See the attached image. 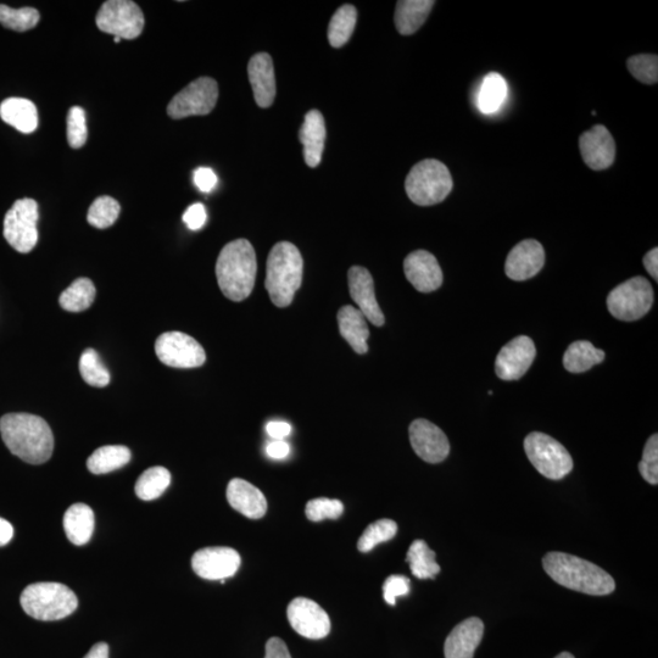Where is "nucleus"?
<instances>
[{
	"label": "nucleus",
	"mask_w": 658,
	"mask_h": 658,
	"mask_svg": "<svg viewBox=\"0 0 658 658\" xmlns=\"http://www.w3.org/2000/svg\"><path fill=\"white\" fill-rule=\"evenodd\" d=\"M0 434L10 453L31 465H42L52 457L54 436L42 417L8 414L0 418Z\"/></svg>",
	"instance_id": "f257e3e1"
},
{
	"label": "nucleus",
	"mask_w": 658,
	"mask_h": 658,
	"mask_svg": "<svg viewBox=\"0 0 658 658\" xmlns=\"http://www.w3.org/2000/svg\"><path fill=\"white\" fill-rule=\"evenodd\" d=\"M544 571L561 587L591 596H606L616 590L615 579L601 567L565 552H549Z\"/></svg>",
	"instance_id": "f03ea898"
},
{
	"label": "nucleus",
	"mask_w": 658,
	"mask_h": 658,
	"mask_svg": "<svg viewBox=\"0 0 658 658\" xmlns=\"http://www.w3.org/2000/svg\"><path fill=\"white\" fill-rule=\"evenodd\" d=\"M258 261L253 245L247 239H237L221 250L216 262V277L225 297L243 301L252 294Z\"/></svg>",
	"instance_id": "7ed1b4c3"
},
{
	"label": "nucleus",
	"mask_w": 658,
	"mask_h": 658,
	"mask_svg": "<svg viewBox=\"0 0 658 658\" xmlns=\"http://www.w3.org/2000/svg\"><path fill=\"white\" fill-rule=\"evenodd\" d=\"M304 262L299 249L289 242L277 243L267 259L265 287L278 308L292 304L303 281Z\"/></svg>",
	"instance_id": "20e7f679"
},
{
	"label": "nucleus",
	"mask_w": 658,
	"mask_h": 658,
	"mask_svg": "<svg viewBox=\"0 0 658 658\" xmlns=\"http://www.w3.org/2000/svg\"><path fill=\"white\" fill-rule=\"evenodd\" d=\"M22 609L38 621H60L77 610L78 599L74 591L64 584L42 582L29 585L22 591Z\"/></svg>",
	"instance_id": "39448f33"
},
{
	"label": "nucleus",
	"mask_w": 658,
	"mask_h": 658,
	"mask_svg": "<svg viewBox=\"0 0 658 658\" xmlns=\"http://www.w3.org/2000/svg\"><path fill=\"white\" fill-rule=\"evenodd\" d=\"M453 186L448 167L434 159L423 160L412 167L405 181L407 197L420 206L442 203L453 191Z\"/></svg>",
	"instance_id": "423d86ee"
},
{
	"label": "nucleus",
	"mask_w": 658,
	"mask_h": 658,
	"mask_svg": "<svg viewBox=\"0 0 658 658\" xmlns=\"http://www.w3.org/2000/svg\"><path fill=\"white\" fill-rule=\"evenodd\" d=\"M524 451L540 475L560 481L570 475L573 460L565 446L548 434L533 432L524 439Z\"/></svg>",
	"instance_id": "0eeeda50"
},
{
	"label": "nucleus",
	"mask_w": 658,
	"mask_h": 658,
	"mask_svg": "<svg viewBox=\"0 0 658 658\" xmlns=\"http://www.w3.org/2000/svg\"><path fill=\"white\" fill-rule=\"evenodd\" d=\"M654 304V289L644 277H633L613 289L607 308L617 320L632 322L644 317Z\"/></svg>",
	"instance_id": "6e6552de"
},
{
	"label": "nucleus",
	"mask_w": 658,
	"mask_h": 658,
	"mask_svg": "<svg viewBox=\"0 0 658 658\" xmlns=\"http://www.w3.org/2000/svg\"><path fill=\"white\" fill-rule=\"evenodd\" d=\"M39 219L36 200H16L4 217V238L16 252L27 254L38 242L37 222Z\"/></svg>",
	"instance_id": "1a4fd4ad"
},
{
	"label": "nucleus",
	"mask_w": 658,
	"mask_h": 658,
	"mask_svg": "<svg viewBox=\"0 0 658 658\" xmlns=\"http://www.w3.org/2000/svg\"><path fill=\"white\" fill-rule=\"evenodd\" d=\"M97 26L100 31L121 39H135L144 30V15L131 0H109L99 9Z\"/></svg>",
	"instance_id": "9d476101"
},
{
	"label": "nucleus",
	"mask_w": 658,
	"mask_h": 658,
	"mask_svg": "<svg viewBox=\"0 0 658 658\" xmlns=\"http://www.w3.org/2000/svg\"><path fill=\"white\" fill-rule=\"evenodd\" d=\"M219 99V86L214 78L200 77L177 93L167 107V115L174 120L211 113Z\"/></svg>",
	"instance_id": "9b49d317"
},
{
	"label": "nucleus",
	"mask_w": 658,
	"mask_h": 658,
	"mask_svg": "<svg viewBox=\"0 0 658 658\" xmlns=\"http://www.w3.org/2000/svg\"><path fill=\"white\" fill-rule=\"evenodd\" d=\"M155 353L164 365L195 368L204 365L205 351L197 340L182 332H167L156 339Z\"/></svg>",
	"instance_id": "f8f14e48"
},
{
	"label": "nucleus",
	"mask_w": 658,
	"mask_h": 658,
	"mask_svg": "<svg viewBox=\"0 0 658 658\" xmlns=\"http://www.w3.org/2000/svg\"><path fill=\"white\" fill-rule=\"evenodd\" d=\"M241 563V555L225 546L205 548L195 552L192 557L193 571L208 581H225L226 578L233 577Z\"/></svg>",
	"instance_id": "ddd939ff"
},
{
	"label": "nucleus",
	"mask_w": 658,
	"mask_h": 658,
	"mask_svg": "<svg viewBox=\"0 0 658 658\" xmlns=\"http://www.w3.org/2000/svg\"><path fill=\"white\" fill-rule=\"evenodd\" d=\"M287 616L292 628L301 637L320 640L331 632V620L327 612L310 599H294L288 606Z\"/></svg>",
	"instance_id": "4468645a"
},
{
	"label": "nucleus",
	"mask_w": 658,
	"mask_h": 658,
	"mask_svg": "<svg viewBox=\"0 0 658 658\" xmlns=\"http://www.w3.org/2000/svg\"><path fill=\"white\" fill-rule=\"evenodd\" d=\"M537 356L534 342L527 336L513 338L500 350L495 361V373L503 381H517L526 375Z\"/></svg>",
	"instance_id": "2eb2a0df"
},
{
	"label": "nucleus",
	"mask_w": 658,
	"mask_h": 658,
	"mask_svg": "<svg viewBox=\"0 0 658 658\" xmlns=\"http://www.w3.org/2000/svg\"><path fill=\"white\" fill-rule=\"evenodd\" d=\"M409 433L412 449L428 464H439L449 456V439L434 423L420 418L411 423Z\"/></svg>",
	"instance_id": "dca6fc26"
},
{
	"label": "nucleus",
	"mask_w": 658,
	"mask_h": 658,
	"mask_svg": "<svg viewBox=\"0 0 658 658\" xmlns=\"http://www.w3.org/2000/svg\"><path fill=\"white\" fill-rule=\"evenodd\" d=\"M544 264L543 245L534 239H526L517 244L507 256L505 273L512 281H527L537 276Z\"/></svg>",
	"instance_id": "f3484780"
},
{
	"label": "nucleus",
	"mask_w": 658,
	"mask_h": 658,
	"mask_svg": "<svg viewBox=\"0 0 658 658\" xmlns=\"http://www.w3.org/2000/svg\"><path fill=\"white\" fill-rule=\"evenodd\" d=\"M579 148L584 163L595 171L609 169L616 158L615 139L602 125H596L590 131L584 132L579 139Z\"/></svg>",
	"instance_id": "a211bd4d"
},
{
	"label": "nucleus",
	"mask_w": 658,
	"mask_h": 658,
	"mask_svg": "<svg viewBox=\"0 0 658 658\" xmlns=\"http://www.w3.org/2000/svg\"><path fill=\"white\" fill-rule=\"evenodd\" d=\"M348 281L351 298L359 306L365 319L377 327L383 326L386 319L377 303L375 283L371 273L365 267L353 266L349 270Z\"/></svg>",
	"instance_id": "6ab92c4d"
},
{
	"label": "nucleus",
	"mask_w": 658,
	"mask_h": 658,
	"mask_svg": "<svg viewBox=\"0 0 658 658\" xmlns=\"http://www.w3.org/2000/svg\"><path fill=\"white\" fill-rule=\"evenodd\" d=\"M407 281L421 293L437 291L443 284V272L436 256L426 250H416L404 261Z\"/></svg>",
	"instance_id": "aec40b11"
},
{
	"label": "nucleus",
	"mask_w": 658,
	"mask_h": 658,
	"mask_svg": "<svg viewBox=\"0 0 658 658\" xmlns=\"http://www.w3.org/2000/svg\"><path fill=\"white\" fill-rule=\"evenodd\" d=\"M484 635V623L478 617L457 624L444 644L445 658H473Z\"/></svg>",
	"instance_id": "412c9836"
},
{
	"label": "nucleus",
	"mask_w": 658,
	"mask_h": 658,
	"mask_svg": "<svg viewBox=\"0 0 658 658\" xmlns=\"http://www.w3.org/2000/svg\"><path fill=\"white\" fill-rule=\"evenodd\" d=\"M248 76L256 104L260 108H270L276 98L275 69L270 55L255 54L248 64Z\"/></svg>",
	"instance_id": "4be33fe9"
},
{
	"label": "nucleus",
	"mask_w": 658,
	"mask_h": 658,
	"mask_svg": "<svg viewBox=\"0 0 658 658\" xmlns=\"http://www.w3.org/2000/svg\"><path fill=\"white\" fill-rule=\"evenodd\" d=\"M227 500L243 516L259 520L266 515L267 500L261 490L241 478H234L227 487Z\"/></svg>",
	"instance_id": "5701e85b"
},
{
	"label": "nucleus",
	"mask_w": 658,
	"mask_h": 658,
	"mask_svg": "<svg viewBox=\"0 0 658 658\" xmlns=\"http://www.w3.org/2000/svg\"><path fill=\"white\" fill-rule=\"evenodd\" d=\"M326 124L319 110H311L305 115L303 127L299 132L300 142L304 146L305 163L317 167L321 163L326 142Z\"/></svg>",
	"instance_id": "b1692460"
},
{
	"label": "nucleus",
	"mask_w": 658,
	"mask_h": 658,
	"mask_svg": "<svg viewBox=\"0 0 658 658\" xmlns=\"http://www.w3.org/2000/svg\"><path fill=\"white\" fill-rule=\"evenodd\" d=\"M338 325L340 334L355 350V353L366 354L370 329H368L367 320L362 312L354 306H343L338 312Z\"/></svg>",
	"instance_id": "393cba45"
},
{
	"label": "nucleus",
	"mask_w": 658,
	"mask_h": 658,
	"mask_svg": "<svg viewBox=\"0 0 658 658\" xmlns=\"http://www.w3.org/2000/svg\"><path fill=\"white\" fill-rule=\"evenodd\" d=\"M436 2L432 0H400L395 9V26L400 35L410 36L421 29Z\"/></svg>",
	"instance_id": "a878e982"
},
{
	"label": "nucleus",
	"mask_w": 658,
	"mask_h": 658,
	"mask_svg": "<svg viewBox=\"0 0 658 658\" xmlns=\"http://www.w3.org/2000/svg\"><path fill=\"white\" fill-rule=\"evenodd\" d=\"M0 117L21 133H32L37 130L38 111L36 105L29 99L9 98L0 105Z\"/></svg>",
	"instance_id": "bb28decb"
},
{
	"label": "nucleus",
	"mask_w": 658,
	"mask_h": 658,
	"mask_svg": "<svg viewBox=\"0 0 658 658\" xmlns=\"http://www.w3.org/2000/svg\"><path fill=\"white\" fill-rule=\"evenodd\" d=\"M66 537L77 546L86 545L94 532V512L86 504L71 505L64 515Z\"/></svg>",
	"instance_id": "cd10ccee"
},
{
	"label": "nucleus",
	"mask_w": 658,
	"mask_h": 658,
	"mask_svg": "<svg viewBox=\"0 0 658 658\" xmlns=\"http://www.w3.org/2000/svg\"><path fill=\"white\" fill-rule=\"evenodd\" d=\"M132 459L131 450L124 445H107L97 449L89 456L87 467L93 475H107L120 470Z\"/></svg>",
	"instance_id": "c85d7f7f"
},
{
	"label": "nucleus",
	"mask_w": 658,
	"mask_h": 658,
	"mask_svg": "<svg viewBox=\"0 0 658 658\" xmlns=\"http://www.w3.org/2000/svg\"><path fill=\"white\" fill-rule=\"evenodd\" d=\"M507 82L503 76L490 72L484 77L481 88H479L477 107L484 115H492L503 107L507 98Z\"/></svg>",
	"instance_id": "c756f323"
},
{
	"label": "nucleus",
	"mask_w": 658,
	"mask_h": 658,
	"mask_svg": "<svg viewBox=\"0 0 658 658\" xmlns=\"http://www.w3.org/2000/svg\"><path fill=\"white\" fill-rule=\"evenodd\" d=\"M605 360V351L596 349L587 340H578L568 347L563 356V365L568 372L583 373Z\"/></svg>",
	"instance_id": "7c9ffc66"
},
{
	"label": "nucleus",
	"mask_w": 658,
	"mask_h": 658,
	"mask_svg": "<svg viewBox=\"0 0 658 658\" xmlns=\"http://www.w3.org/2000/svg\"><path fill=\"white\" fill-rule=\"evenodd\" d=\"M406 562L412 574L418 579H434L440 573L436 552L429 549L425 540H415L407 551Z\"/></svg>",
	"instance_id": "2f4dec72"
},
{
	"label": "nucleus",
	"mask_w": 658,
	"mask_h": 658,
	"mask_svg": "<svg viewBox=\"0 0 658 658\" xmlns=\"http://www.w3.org/2000/svg\"><path fill=\"white\" fill-rule=\"evenodd\" d=\"M356 21H358V11L350 4L343 5L333 15L328 26V41L333 48H342L349 42L353 36Z\"/></svg>",
	"instance_id": "473e14b6"
},
{
	"label": "nucleus",
	"mask_w": 658,
	"mask_h": 658,
	"mask_svg": "<svg viewBox=\"0 0 658 658\" xmlns=\"http://www.w3.org/2000/svg\"><path fill=\"white\" fill-rule=\"evenodd\" d=\"M96 299V287L88 278H78L60 295L61 308L69 312H82L91 308Z\"/></svg>",
	"instance_id": "72a5a7b5"
},
{
	"label": "nucleus",
	"mask_w": 658,
	"mask_h": 658,
	"mask_svg": "<svg viewBox=\"0 0 658 658\" xmlns=\"http://www.w3.org/2000/svg\"><path fill=\"white\" fill-rule=\"evenodd\" d=\"M170 483L171 473L165 467H152L138 478L136 494L141 500L152 501L160 498L169 488Z\"/></svg>",
	"instance_id": "f704fd0d"
},
{
	"label": "nucleus",
	"mask_w": 658,
	"mask_h": 658,
	"mask_svg": "<svg viewBox=\"0 0 658 658\" xmlns=\"http://www.w3.org/2000/svg\"><path fill=\"white\" fill-rule=\"evenodd\" d=\"M39 19H41V15H39L37 9H13L8 7V5L0 4V24L5 29L16 32L29 31L35 29Z\"/></svg>",
	"instance_id": "c9c22d12"
},
{
	"label": "nucleus",
	"mask_w": 658,
	"mask_h": 658,
	"mask_svg": "<svg viewBox=\"0 0 658 658\" xmlns=\"http://www.w3.org/2000/svg\"><path fill=\"white\" fill-rule=\"evenodd\" d=\"M398 533V524L388 518L379 520L370 524L366 531L362 533L358 542V549L361 552H370L376 548L377 545L387 543L392 540Z\"/></svg>",
	"instance_id": "e433bc0d"
},
{
	"label": "nucleus",
	"mask_w": 658,
	"mask_h": 658,
	"mask_svg": "<svg viewBox=\"0 0 658 658\" xmlns=\"http://www.w3.org/2000/svg\"><path fill=\"white\" fill-rule=\"evenodd\" d=\"M120 211V204L114 198L104 195V197L94 200L88 210L87 220L89 225L99 228V230H105V228L113 226L119 219Z\"/></svg>",
	"instance_id": "4c0bfd02"
},
{
	"label": "nucleus",
	"mask_w": 658,
	"mask_h": 658,
	"mask_svg": "<svg viewBox=\"0 0 658 658\" xmlns=\"http://www.w3.org/2000/svg\"><path fill=\"white\" fill-rule=\"evenodd\" d=\"M80 372L89 386L103 388L110 383V373L99 359L97 351L87 349L80 359Z\"/></svg>",
	"instance_id": "58836bf2"
},
{
	"label": "nucleus",
	"mask_w": 658,
	"mask_h": 658,
	"mask_svg": "<svg viewBox=\"0 0 658 658\" xmlns=\"http://www.w3.org/2000/svg\"><path fill=\"white\" fill-rule=\"evenodd\" d=\"M628 70L633 77L645 85H655L658 81V57L654 54H639L629 58Z\"/></svg>",
	"instance_id": "ea45409f"
},
{
	"label": "nucleus",
	"mask_w": 658,
	"mask_h": 658,
	"mask_svg": "<svg viewBox=\"0 0 658 658\" xmlns=\"http://www.w3.org/2000/svg\"><path fill=\"white\" fill-rule=\"evenodd\" d=\"M344 505L342 501L327 498H319L309 501L306 504V517L311 522H321L325 520H338L343 515Z\"/></svg>",
	"instance_id": "a19ab883"
},
{
	"label": "nucleus",
	"mask_w": 658,
	"mask_h": 658,
	"mask_svg": "<svg viewBox=\"0 0 658 658\" xmlns=\"http://www.w3.org/2000/svg\"><path fill=\"white\" fill-rule=\"evenodd\" d=\"M88 138L86 113L80 107L71 108L68 115V141L72 149L85 146Z\"/></svg>",
	"instance_id": "79ce46f5"
},
{
	"label": "nucleus",
	"mask_w": 658,
	"mask_h": 658,
	"mask_svg": "<svg viewBox=\"0 0 658 658\" xmlns=\"http://www.w3.org/2000/svg\"><path fill=\"white\" fill-rule=\"evenodd\" d=\"M639 471L641 477L646 482L657 485L658 484V436L654 434L646 442L643 451V460L639 464Z\"/></svg>",
	"instance_id": "37998d69"
},
{
	"label": "nucleus",
	"mask_w": 658,
	"mask_h": 658,
	"mask_svg": "<svg viewBox=\"0 0 658 658\" xmlns=\"http://www.w3.org/2000/svg\"><path fill=\"white\" fill-rule=\"evenodd\" d=\"M410 579L400 574H393L387 578L383 584V596L387 604L395 606L399 596H406L410 593Z\"/></svg>",
	"instance_id": "c03bdc74"
},
{
	"label": "nucleus",
	"mask_w": 658,
	"mask_h": 658,
	"mask_svg": "<svg viewBox=\"0 0 658 658\" xmlns=\"http://www.w3.org/2000/svg\"><path fill=\"white\" fill-rule=\"evenodd\" d=\"M206 219H208V214H206L205 206L200 203L189 206L183 215V222L192 231H198L200 228H203Z\"/></svg>",
	"instance_id": "a18cd8bd"
},
{
	"label": "nucleus",
	"mask_w": 658,
	"mask_h": 658,
	"mask_svg": "<svg viewBox=\"0 0 658 658\" xmlns=\"http://www.w3.org/2000/svg\"><path fill=\"white\" fill-rule=\"evenodd\" d=\"M193 181L199 191L208 193L213 191L217 184V176L215 172L208 167H199L194 171Z\"/></svg>",
	"instance_id": "49530a36"
},
{
	"label": "nucleus",
	"mask_w": 658,
	"mask_h": 658,
	"mask_svg": "<svg viewBox=\"0 0 658 658\" xmlns=\"http://www.w3.org/2000/svg\"><path fill=\"white\" fill-rule=\"evenodd\" d=\"M265 658H292L286 643L280 638H271L266 643Z\"/></svg>",
	"instance_id": "de8ad7c7"
},
{
	"label": "nucleus",
	"mask_w": 658,
	"mask_h": 658,
	"mask_svg": "<svg viewBox=\"0 0 658 658\" xmlns=\"http://www.w3.org/2000/svg\"><path fill=\"white\" fill-rule=\"evenodd\" d=\"M266 431L273 439L283 440L292 433V426L287 422L272 421L267 423Z\"/></svg>",
	"instance_id": "09e8293b"
},
{
	"label": "nucleus",
	"mask_w": 658,
	"mask_h": 658,
	"mask_svg": "<svg viewBox=\"0 0 658 658\" xmlns=\"http://www.w3.org/2000/svg\"><path fill=\"white\" fill-rule=\"evenodd\" d=\"M266 453L275 460L286 459L289 453H291V446L287 442H284V440H275V442L267 445Z\"/></svg>",
	"instance_id": "8fccbe9b"
},
{
	"label": "nucleus",
	"mask_w": 658,
	"mask_h": 658,
	"mask_svg": "<svg viewBox=\"0 0 658 658\" xmlns=\"http://www.w3.org/2000/svg\"><path fill=\"white\" fill-rule=\"evenodd\" d=\"M643 264L646 271L650 273V276L654 278L657 282L658 278V249H651L648 254L644 256Z\"/></svg>",
	"instance_id": "3c124183"
},
{
	"label": "nucleus",
	"mask_w": 658,
	"mask_h": 658,
	"mask_svg": "<svg viewBox=\"0 0 658 658\" xmlns=\"http://www.w3.org/2000/svg\"><path fill=\"white\" fill-rule=\"evenodd\" d=\"M14 537V527L4 518L0 517V546L8 545Z\"/></svg>",
	"instance_id": "603ef678"
},
{
	"label": "nucleus",
	"mask_w": 658,
	"mask_h": 658,
	"mask_svg": "<svg viewBox=\"0 0 658 658\" xmlns=\"http://www.w3.org/2000/svg\"><path fill=\"white\" fill-rule=\"evenodd\" d=\"M85 658H109V645L107 643L94 645Z\"/></svg>",
	"instance_id": "864d4df0"
},
{
	"label": "nucleus",
	"mask_w": 658,
	"mask_h": 658,
	"mask_svg": "<svg viewBox=\"0 0 658 658\" xmlns=\"http://www.w3.org/2000/svg\"><path fill=\"white\" fill-rule=\"evenodd\" d=\"M555 658H576L570 652H561L559 656H556Z\"/></svg>",
	"instance_id": "5fc2aeb1"
},
{
	"label": "nucleus",
	"mask_w": 658,
	"mask_h": 658,
	"mask_svg": "<svg viewBox=\"0 0 658 658\" xmlns=\"http://www.w3.org/2000/svg\"><path fill=\"white\" fill-rule=\"evenodd\" d=\"M120 41H121V38H119V37H115V42H116V43H119Z\"/></svg>",
	"instance_id": "6e6d98bb"
}]
</instances>
